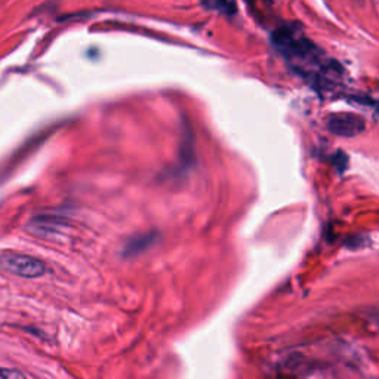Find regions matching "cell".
<instances>
[{"label": "cell", "mask_w": 379, "mask_h": 379, "mask_svg": "<svg viewBox=\"0 0 379 379\" xmlns=\"http://www.w3.org/2000/svg\"><path fill=\"white\" fill-rule=\"evenodd\" d=\"M0 379H27V378L17 369L0 367Z\"/></svg>", "instance_id": "5"}, {"label": "cell", "mask_w": 379, "mask_h": 379, "mask_svg": "<svg viewBox=\"0 0 379 379\" xmlns=\"http://www.w3.org/2000/svg\"><path fill=\"white\" fill-rule=\"evenodd\" d=\"M364 120L354 114H338L328 120V129L339 136H354L364 129Z\"/></svg>", "instance_id": "2"}, {"label": "cell", "mask_w": 379, "mask_h": 379, "mask_svg": "<svg viewBox=\"0 0 379 379\" xmlns=\"http://www.w3.org/2000/svg\"><path fill=\"white\" fill-rule=\"evenodd\" d=\"M0 268L24 278H37L45 276L48 271V267L43 261L17 252H5L0 255Z\"/></svg>", "instance_id": "1"}, {"label": "cell", "mask_w": 379, "mask_h": 379, "mask_svg": "<svg viewBox=\"0 0 379 379\" xmlns=\"http://www.w3.org/2000/svg\"><path fill=\"white\" fill-rule=\"evenodd\" d=\"M65 227L61 216L55 215H37L28 222V231L34 236L40 237H49L56 236L61 233V230Z\"/></svg>", "instance_id": "3"}, {"label": "cell", "mask_w": 379, "mask_h": 379, "mask_svg": "<svg viewBox=\"0 0 379 379\" xmlns=\"http://www.w3.org/2000/svg\"><path fill=\"white\" fill-rule=\"evenodd\" d=\"M154 239H156V234H145V236H139L136 239H132L129 242V245L126 246V252L129 255L138 253V252L147 249L151 243L154 242Z\"/></svg>", "instance_id": "4"}]
</instances>
